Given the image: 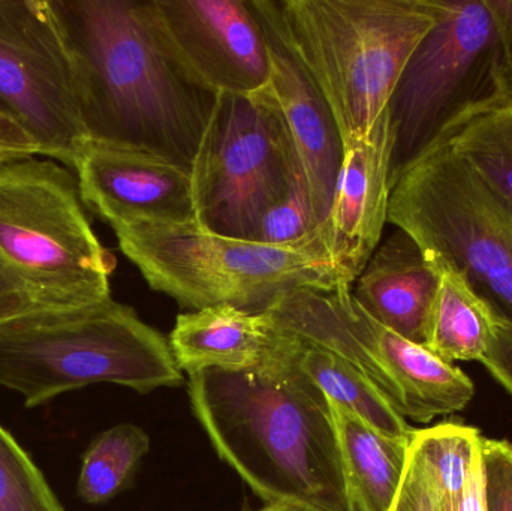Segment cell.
Wrapping results in <instances>:
<instances>
[{
    "label": "cell",
    "instance_id": "6da1fadb",
    "mask_svg": "<svg viewBox=\"0 0 512 511\" xmlns=\"http://www.w3.org/2000/svg\"><path fill=\"white\" fill-rule=\"evenodd\" d=\"M90 141L191 173L218 102L186 68L152 0H50Z\"/></svg>",
    "mask_w": 512,
    "mask_h": 511
},
{
    "label": "cell",
    "instance_id": "7a4b0ae2",
    "mask_svg": "<svg viewBox=\"0 0 512 511\" xmlns=\"http://www.w3.org/2000/svg\"><path fill=\"white\" fill-rule=\"evenodd\" d=\"M276 329V348L256 368L188 375L195 417L218 455L265 503L357 511L333 405L301 369L300 338Z\"/></svg>",
    "mask_w": 512,
    "mask_h": 511
},
{
    "label": "cell",
    "instance_id": "3957f363",
    "mask_svg": "<svg viewBox=\"0 0 512 511\" xmlns=\"http://www.w3.org/2000/svg\"><path fill=\"white\" fill-rule=\"evenodd\" d=\"M114 269L74 171L48 158L0 168V326L105 302Z\"/></svg>",
    "mask_w": 512,
    "mask_h": 511
},
{
    "label": "cell",
    "instance_id": "277c9868",
    "mask_svg": "<svg viewBox=\"0 0 512 511\" xmlns=\"http://www.w3.org/2000/svg\"><path fill=\"white\" fill-rule=\"evenodd\" d=\"M303 63L343 143L370 134L421 39L430 0H258Z\"/></svg>",
    "mask_w": 512,
    "mask_h": 511
},
{
    "label": "cell",
    "instance_id": "5b68a950",
    "mask_svg": "<svg viewBox=\"0 0 512 511\" xmlns=\"http://www.w3.org/2000/svg\"><path fill=\"white\" fill-rule=\"evenodd\" d=\"M183 380L168 339L113 297L0 326V387L23 396L27 408L90 384L150 393Z\"/></svg>",
    "mask_w": 512,
    "mask_h": 511
},
{
    "label": "cell",
    "instance_id": "8992f818",
    "mask_svg": "<svg viewBox=\"0 0 512 511\" xmlns=\"http://www.w3.org/2000/svg\"><path fill=\"white\" fill-rule=\"evenodd\" d=\"M114 233L150 288L191 311L228 305L259 314L292 291L352 287L325 261L207 233L197 224L143 222Z\"/></svg>",
    "mask_w": 512,
    "mask_h": 511
},
{
    "label": "cell",
    "instance_id": "52a82bcc",
    "mask_svg": "<svg viewBox=\"0 0 512 511\" xmlns=\"http://www.w3.org/2000/svg\"><path fill=\"white\" fill-rule=\"evenodd\" d=\"M388 222L512 324V206L468 162L444 144L418 159L391 186Z\"/></svg>",
    "mask_w": 512,
    "mask_h": 511
},
{
    "label": "cell",
    "instance_id": "ba28073f",
    "mask_svg": "<svg viewBox=\"0 0 512 511\" xmlns=\"http://www.w3.org/2000/svg\"><path fill=\"white\" fill-rule=\"evenodd\" d=\"M435 24L388 102L390 183L478 108L499 104L501 42L487 0H430Z\"/></svg>",
    "mask_w": 512,
    "mask_h": 511
},
{
    "label": "cell",
    "instance_id": "9c48e42d",
    "mask_svg": "<svg viewBox=\"0 0 512 511\" xmlns=\"http://www.w3.org/2000/svg\"><path fill=\"white\" fill-rule=\"evenodd\" d=\"M264 312L280 329L360 369L403 419L426 425L474 399V383L462 369L376 323L357 305L352 287L292 291Z\"/></svg>",
    "mask_w": 512,
    "mask_h": 511
},
{
    "label": "cell",
    "instance_id": "30bf717a",
    "mask_svg": "<svg viewBox=\"0 0 512 511\" xmlns=\"http://www.w3.org/2000/svg\"><path fill=\"white\" fill-rule=\"evenodd\" d=\"M301 171L285 123L267 89L219 93L192 165L195 224L254 242L268 207Z\"/></svg>",
    "mask_w": 512,
    "mask_h": 511
},
{
    "label": "cell",
    "instance_id": "8fae6325",
    "mask_svg": "<svg viewBox=\"0 0 512 511\" xmlns=\"http://www.w3.org/2000/svg\"><path fill=\"white\" fill-rule=\"evenodd\" d=\"M0 102L35 138L41 156L75 171L90 138L50 0H0Z\"/></svg>",
    "mask_w": 512,
    "mask_h": 511
},
{
    "label": "cell",
    "instance_id": "7c38bea8",
    "mask_svg": "<svg viewBox=\"0 0 512 511\" xmlns=\"http://www.w3.org/2000/svg\"><path fill=\"white\" fill-rule=\"evenodd\" d=\"M174 51L215 93L264 89L270 53L254 0H152Z\"/></svg>",
    "mask_w": 512,
    "mask_h": 511
},
{
    "label": "cell",
    "instance_id": "4fadbf2b",
    "mask_svg": "<svg viewBox=\"0 0 512 511\" xmlns=\"http://www.w3.org/2000/svg\"><path fill=\"white\" fill-rule=\"evenodd\" d=\"M75 176L84 206L111 228L195 224L189 171L140 150L90 141Z\"/></svg>",
    "mask_w": 512,
    "mask_h": 511
},
{
    "label": "cell",
    "instance_id": "5bb4252c",
    "mask_svg": "<svg viewBox=\"0 0 512 511\" xmlns=\"http://www.w3.org/2000/svg\"><path fill=\"white\" fill-rule=\"evenodd\" d=\"M388 108L366 137L343 143V159L325 222L331 264L354 285L381 243L390 203Z\"/></svg>",
    "mask_w": 512,
    "mask_h": 511
},
{
    "label": "cell",
    "instance_id": "9a60e30c",
    "mask_svg": "<svg viewBox=\"0 0 512 511\" xmlns=\"http://www.w3.org/2000/svg\"><path fill=\"white\" fill-rule=\"evenodd\" d=\"M254 3L264 23L270 53V75L265 89L270 93L297 153L316 222L324 237L325 222L342 165V135L315 81L259 6L258 0Z\"/></svg>",
    "mask_w": 512,
    "mask_h": 511
},
{
    "label": "cell",
    "instance_id": "2e32d148",
    "mask_svg": "<svg viewBox=\"0 0 512 511\" xmlns=\"http://www.w3.org/2000/svg\"><path fill=\"white\" fill-rule=\"evenodd\" d=\"M441 273L421 246L397 228L379 243L352 296L370 318L402 338L424 347Z\"/></svg>",
    "mask_w": 512,
    "mask_h": 511
},
{
    "label": "cell",
    "instance_id": "e0dca14e",
    "mask_svg": "<svg viewBox=\"0 0 512 511\" xmlns=\"http://www.w3.org/2000/svg\"><path fill=\"white\" fill-rule=\"evenodd\" d=\"M279 332L265 312L212 306L180 314L171 332V351L182 372L245 371L261 365L276 348Z\"/></svg>",
    "mask_w": 512,
    "mask_h": 511
},
{
    "label": "cell",
    "instance_id": "ac0fdd59",
    "mask_svg": "<svg viewBox=\"0 0 512 511\" xmlns=\"http://www.w3.org/2000/svg\"><path fill=\"white\" fill-rule=\"evenodd\" d=\"M346 482L357 511H391L408 468L412 441L387 437L334 407Z\"/></svg>",
    "mask_w": 512,
    "mask_h": 511
},
{
    "label": "cell",
    "instance_id": "d6986e66",
    "mask_svg": "<svg viewBox=\"0 0 512 511\" xmlns=\"http://www.w3.org/2000/svg\"><path fill=\"white\" fill-rule=\"evenodd\" d=\"M435 263V261H433ZM441 273L424 348L444 362H481L489 351L496 317L460 273L435 263Z\"/></svg>",
    "mask_w": 512,
    "mask_h": 511
},
{
    "label": "cell",
    "instance_id": "ffe728a7",
    "mask_svg": "<svg viewBox=\"0 0 512 511\" xmlns=\"http://www.w3.org/2000/svg\"><path fill=\"white\" fill-rule=\"evenodd\" d=\"M300 341L301 369L322 390L331 405L387 437L412 441L417 429L409 426L360 369L321 345L303 338Z\"/></svg>",
    "mask_w": 512,
    "mask_h": 511
},
{
    "label": "cell",
    "instance_id": "44dd1931",
    "mask_svg": "<svg viewBox=\"0 0 512 511\" xmlns=\"http://www.w3.org/2000/svg\"><path fill=\"white\" fill-rule=\"evenodd\" d=\"M480 431L460 423L418 429L411 453L426 471L442 511H456L481 464Z\"/></svg>",
    "mask_w": 512,
    "mask_h": 511
},
{
    "label": "cell",
    "instance_id": "7402d4cb",
    "mask_svg": "<svg viewBox=\"0 0 512 511\" xmlns=\"http://www.w3.org/2000/svg\"><path fill=\"white\" fill-rule=\"evenodd\" d=\"M441 144L468 162L512 206L511 105L499 102L478 108L457 123Z\"/></svg>",
    "mask_w": 512,
    "mask_h": 511
},
{
    "label": "cell",
    "instance_id": "603a6c76",
    "mask_svg": "<svg viewBox=\"0 0 512 511\" xmlns=\"http://www.w3.org/2000/svg\"><path fill=\"white\" fill-rule=\"evenodd\" d=\"M149 450V435L131 423L96 435L81 459L78 498L90 506H101L116 498L131 485Z\"/></svg>",
    "mask_w": 512,
    "mask_h": 511
},
{
    "label": "cell",
    "instance_id": "cb8c5ba5",
    "mask_svg": "<svg viewBox=\"0 0 512 511\" xmlns=\"http://www.w3.org/2000/svg\"><path fill=\"white\" fill-rule=\"evenodd\" d=\"M254 242L300 252L331 264L303 173L295 177L288 192L277 203L265 210Z\"/></svg>",
    "mask_w": 512,
    "mask_h": 511
},
{
    "label": "cell",
    "instance_id": "d4e9b609",
    "mask_svg": "<svg viewBox=\"0 0 512 511\" xmlns=\"http://www.w3.org/2000/svg\"><path fill=\"white\" fill-rule=\"evenodd\" d=\"M0 511H66L35 462L2 426Z\"/></svg>",
    "mask_w": 512,
    "mask_h": 511
},
{
    "label": "cell",
    "instance_id": "484cf974",
    "mask_svg": "<svg viewBox=\"0 0 512 511\" xmlns=\"http://www.w3.org/2000/svg\"><path fill=\"white\" fill-rule=\"evenodd\" d=\"M481 467L486 511H512V444L484 438Z\"/></svg>",
    "mask_w": 512,
    "mask_h": 511
},
{
    "label": "cell",
    "instance_id": "4316f807",
    "mask_svg": "<svg viewBox=\"0 0 512 511\" xmlns=\"http://www.w3.org/2000/svg\"><path fill=\"white\" fill-rule=\"evenodd\" d=\"M41 156L38 143L23 123L0 102V168Z\"/></svg>",
    "mask_w": 512,
    "mask_h": 511
},
{
    "label": "cell",
    "instance_id": "83f0119b",
    "mask_svg": "<svg viewBox=\"0 0 512 511\" xmlns=\"http://www.w3.org/2000/svg\"><path fill=\"white\" fill-rule=\"evenodd\" d=\"M391 511H439L435 489L412 453H409L405 479Z\"/></svg>",
    "mask_w": 512,
    "mask_h": 511
},
{
    "label": "cell",
    "instance_id": "f1b7e54d",
    "mask_svg": "<svg viewBox=\"0 0 512 511\" xmlns=\"http://www.w3.org/2000/svg\"><path fill=\"white\" fill-rule=\"evenodd\" d=\"M501 42V72H499V102L512 107V0H487Z\"/></svg>",
    "mask_w": 512,
    "mask_h": 511
},
{
    "label": "cell",
    "instance_id": "f546056e",
    "mask_svg": "<svg viewBox=\"0 0 512 511\" xmlns=\"http://www.w3.org/2000/svg\"><path fill=\"white\" fill-rule=\"evenodd\" d=\"M492 377L512 396V324L496 318L489 351L481 360Z\"/></svg>",
    "mask_w": 512,
    "mask_h": 511
},
{
    "label": "cell",
    "instance_id": "4dcf8cb0",
    "mask_svg": "<svg viewBox=\"0 0 512 511\" xmlns=\"http://www.w3.org/2000/svg\"><path fill=\"white\" fill-rule=\"evenodd\" d=\"M456 511H486L484 507V486H483V467L477 468L468 489L463 494L462 501Z\"/></svg>",
    "mask_w": 512,
    "mask_h": 511
},
{
    "label": "cell",
    "instance_id": "1f68e13d",
    "mask_svg": "<svg viewBox=\"0 0 512 511\" xmlns=\"http://www.w3.org/2000/svg\"><path fill=\"white\" fill-rule=\"evenodd\" d=\"M258 511H304L297 507L285 506V504H267L264 509Z\"/></svg>",
    "mask_w": 512,
    "mask_h": 511
},
{
    "label": "cell",
    "instance_id": "d6a6232c",
    "mask_svg": "<svg viewBox=\"0 0 512 511\" xmlns=\"http://www.w3.org/2000/svg\"><path fill=\"white\" fill-rule=\"evenodd\" d=\"M439 511H441V510H439Z\"/></svg>",
    "mask_w": 512,
    "mask_h": 511
}]
</instances>
